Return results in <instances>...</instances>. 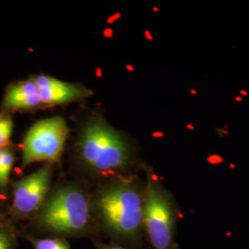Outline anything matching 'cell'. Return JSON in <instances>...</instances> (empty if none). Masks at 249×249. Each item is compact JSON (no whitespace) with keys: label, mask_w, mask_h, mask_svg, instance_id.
Here are the masks:
<instances>
[{"label":"cell","mask_w":249,"mask_h":249,"mask_svg":"<svg viewBox=\"0 0 249 249\" xmlns=\"http://www.w3.org/2000/svg\"><path fill=\"white\" fill-rule=\"evenodd\" d=\"M144 193L131 179L120 178L101 188L91 201L98 232L124 244L139 242L143 231Z\"/></svg>","instance_id":"1"},{"label":"cell","mask_w":249,"mask_h":249,"mask_svg":"<svg viewBox=\"0 0 249 249\" xmlns=\"http://www.w3.org/2000/svg\"><path fill=\"white\" fill-rule=\"evenodd\" d=\"M20 231L65 239L89 237L98 232L91 200L78 184H67L53 190L40 213Z\"/></svg>","instance_id":"2"},{"label":"cell","mask_w":249,"mask_h":249,"mask_svg":"<svg viewBox=\"0 0 249 249\" xmlns=\"http://www.w3.org/2000/svg\"><path fill=\"white\" fill-rule=\"evenodd\" d=\"M81 163L92 174L114 176L130 163V151L124 138L106 122L90 121L79 142Z\"/></svg>","instance_id":"3"},{"label":"cell","mask_w":249,"mask_h":249,"mask_svg":"<svg viewBox=\"0 0 249 249\" xmlns=\"http://www.w3.org/2000/svg\"><path fill=\"white\" fill-rule=\"evenodd\" d=\"M176 210L168 192L153 178L144 191L143 231L154 249H174Z\"/></svg>","instance_id":"4"},{"label":"cell","mask_w":249,"mask_h":249,"mask_svg":"<svg viewBox=\"0 0 249 249\" xmlns=\"http://www.w3.org/2000/svg\"><path fill=\"white\" fill-rule=\"evenodd\" d=\"M53 177L50 163L14 181L11 186V201L3 212L11 222L18 223L32 221L44 207Z\"/></svg>","instance_id":"5"},{"label":"cell","mask_w":249,"mask_h":249,"mask_svg":"<svg viewBox=\"0 0 249 249\" xmlns=\"http://www.w3.org/2000/svg\"><path fill=\"white\" fill-rule=\"evenodd\" d=\"M69 127L61 116L38 121L27 132L22 142L21 167L40 161L60 160Z\"/></svg>","instance_id":"6"},{"label":"cell","mask_w":249,"mask_h":249,"mask_svg":"<svg viewBox=\"0 0 249 249\" xmlns=\"http://www.w3.org/2000/svg\"><path fill=\"white\" fill-rule=\"evenodd\" d=\"M39 89L43 105L53 107L86 98L92 93L77 84L56 80L49 76H37L33 78Z\"/></svg>","instance_id":"7"},{"label":"cell","mask_w":249,"mask_h":249,"mask_svg":"<svg viewBox=\"0 0 249 249\" xmlns=\"http://www.w3.org/2000/svg\"><path fill=\"white\" fill-rule=\"evenodd\" d=\"M42 105L39 89L35 80L30 79L9 84L4 93L0 113L11 115L12 112L28 111Z\"/></svg>","instance_id":"8"},{"label":"cell","mask_w":249,"mask_h":249,"mask_svg":"<svg viewBox=\"0 0 249 249\" xmlns=\"http://www.w3.org/2000/svg\"><path fill=\"white\" fill-rule=\"evenodd\" d=\"M16 160L15 150L10 144L0 147V196L7 199L10 187V175Z\"/></svg>","instance_id":"9"},{"label":"cell","mask_w":249,"mask_h":249,"mask_svg":"<svg viewBox=\"0 0 249 249\" xmlns=\"http://www.w3.org/2000/svg\"><path fill=\"white\" fill-rule=\"evenodd\" d=\"M20 229L18 225L0 213V249H17Z\"/></svg>","instance_id":"10"},{"label":"cell","mask_w":249,"mask_h":249,"mask_svg":"<svg viewBox=\"0 0 249 249\" xmlns=\"http://www.w3.org/2000/svg\"><path fill=\"white\" fill-rule=\"evenodd\" d=\"M20 235L31 243L34 249H71L68 241L62 237H39L24 231H20Z\"/></svg>","instance_id":"11"},{"label":"cell","mask_w":249,"mask_h":249,"mask_svg":"<svg viewBox=\"0 0 249 249\" xmlns=\"http://www.w3.org/2000/svg\"><path fill=\"white\" fill-rule=\"evenodd\" d=\"M13 132V119L10 114L0 113V147L9 146Z\"/></svg>","instance_id":"12"},{"label":"cell","mask_w":249,"mask_h":249,"mask_svg":"<svg viewBox=\"0 0 249 249\" xmlns=\"http://www.w3.org/2000/svg\"><path fill=\"white\" fill-rule=\"evenodd\" d=\"M94 245L96 249H125L124 247L116 244V243H104L99 240H94Z\"/></svg>","instance_id":"13"}]
</instances>
